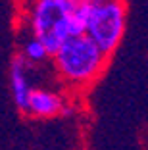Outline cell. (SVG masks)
Here are the masks:
<instances>
[{"label":"cell","instance_id":"8992f818","mask_svg":"<svg viewBox=\"0 0 148 150\" xmlns=\"http://www.w3.org/2000/svg\"><path fill=\"white\" fill-rule=\"evenodd\" d=\"M16 56H19L29 67L37 69V67H42V66H46V64H50L52 52H50L39 39H35V37H31V35H23L21 40H19L18 54H16Z\"/></svg>","mask_w":148,"mask_h":150},{"label":"cell","instance_id":"277c9868","mask_svg":"<svg viewBox=\"0 0 148 150\" xmlns=\"http://www.w3.org/2000/svg\"><path fill=\"white\" fill-rule=\"evenodd\" d=\"M73 98L60 85H35L23 114L37 121H50L71 114Z\"/></svg>","mask_w":148,"mask_h":150},{"label":"cell","instance_id":"7a4b0ae2","mask_svg":"<svg viewBox=\"0 0 148 150\" xmlns=\"http://www.w3.org/2000/svg\"><path fill=\"white\" fill-rule=\"evenodd\" d=\"M108 60L110 56H106L83 33H79L52 52L50 67L56 83L71 96H77L98 83L108 67Z\"/></svg>","mask_w":148,"mask_h":150},{"label":"cell","instance_id":"3957f363","mask_svg":"<svg viewBox=\"0 0 148 150\" xmlns=\"http://www.w3.org/2000/svg\"><path fill=\"white\" fill-rule=\"evenodd\" d=\"M127 31V2L115 0L83 8V35L106 54L112 56L119 48Z\"/></svg>","mask_w":148,"mask_h":150},{"label":"cell","instance_id":"52a82bcc","mask_svg":"<svg viewBox=\"0 0 148 150\" xmlns=\"http://www.w3.org/2000/svg\"><path fill=\"white\" fill-rule=\"evenodd\" d=\"M81 8H91V6H98V4H106V2H115V0H75Z\"/></svg>","mask_w":148,"mask_h":150},{"label":"cell","instance_id":"6da1fadb","mask_svg":"<svg viewBox=\"0 0 148 150\" xmlns=\"http://www.w3.org/2000/svg\"><path fill=\"white\" fill-rule=\"evenodd\" d=\"M23 35L39 39L50 52L83 33V8L75 0H19Z\"/></svg>","mask_w":148,"mask_h":150},{"label":"cell","instance_id":"5b68a950","mask_svg":"<svg viewBox=\"0 0 148 150\" xmlns=\"http://www.w3.org/2000/svg\"><path fill=\"white\" fill-rule=\"evenodd\" d=\"M33 67H29L19 56H13V60L10 62L8 69V85H10V93H12L13 106L18 108L23 114L29 100V94L33 91Z\"/></svg>","mask_w":148,"mask_h":150}]
</instances>
